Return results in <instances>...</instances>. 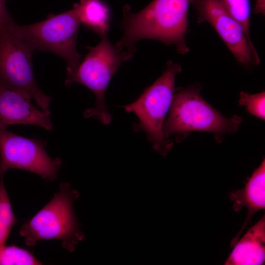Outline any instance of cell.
Returning a JSON list of instances; mask_svg holds the SVG:
<instances>
[{
    "instance_id": "7",
    "label": "cell",
    "mask_w": 265,
    "mask_h": 265,
    "mask_svg": "<svg viewBox=\"0 0 265 265\" xmlns=\"http://www.w3.org/2000/svg\"><path fill=\"white\" fill-rule=\"evenodd\" d=\"M35 51L9 26L0 29V83L27 95L50 114L51 98L38 86L34 76L31 59Z\"/></svg>"
},
{
    "instance_id": "14",
    "label": "cell",
    "mask_w": 265,
    "mask_h": 265,
    "mask_svg": "<svg viewBox=\"0 0 265 265\" xmlns=\"http://www.w3.org/2000/svg\"><path fill=\"white\" fill-rule=\"evenodd\" d=\"M17 221L4 186L3 176L0 178V248L5 246L12 228Z\"/></svg>"
},
{
    "instance_id": "16",
    "label": "cell",
    "mask_w": 265,
    "mask_h": 265,
    "mask_svg": "<svg viewBox=\"0 0 265 265\" xmlns=\"http://www.w3.org/2000/svg\"><path fill=\"white\" fill-rule=\"evenodd\" d=\"M234 18L241 25L250 39L251 7L249 0H222Z\"/></svg>"
},
{
    "instance_id": "3",
    "label": "cell",
    "mask_w": 265,
    "mask_h": 265,
    "mask_svg": "<svg viewBox=\"0 0 265 265\" xmlns=\"http://www.w3.org/2000/svg\"><path fill=\"white\" fill-rule=\"evenodd\" d=\"M87 48L88 53L76 70L66 75L65 85L69 87L78 83L92 90L96 103L94 107L85 110L83 115L87 118H96L103 125H108L112 118L105 101L107 87L121 65L131 59L135 52L119 50L111 44L107 35L101 37L95 46Z\"/></svg>"
},
{
    "instance_id": "10",
    "label": "cell",
    "mask_w": 265,
    "mask_h": 265,
    "mask_svg": "<svg viewBox=\"0 0 265 265\" xmlns=\"http://www.w3.org/2000/svg\"><path fill=\"white\" fill-rule=\"evenodd\" d=\"M31 100L27 95L0 83V131L14 125H34L52 130L50 114L37 108Z\"/></svg>"
},
{
    "instance_id": "8",
    "label": "cell",
    "mask_w": 265,
    "mask_h": 265,
    "mask_svg": "<svg viewBox=\"0 0 265 265\" xmlns=\"http://www.w3.org/2000/svg\"><path fill=\"white\" fill-rule=\"evenodd\" d=\"M47 141L25 137L7 129L0 131V177L9 169L37 174L53 181L62 164L60 158L53 159L47 153Z\"/></svg>"
},
{
    "instance_id": "13",
    "label": "cell",
    "mask_w": 265,
    "mask_h": 265,
    "mask_svg": "<svg viewBox=\"0 0 265 265\" xmlns=\"http://www.w3.org/2000/svg\"><path fill=\"white\" fill-rule=\"evenodd\" d=\"M80 24L100 37L106 35L110 27L111 12L103 0H80L73 8Z\"/></svg>"
},
{
    "instance_id": "15",
    "label": "cell",
    "mask_w": 265,
    "mask_h": 265,
    "mask_svg": "<svg viewBox=\"0 0 265 265\" xmlns=\"http://www.w3.org/2000/svg\"><path fill=\"white\" fill-rule=\"evenodd\" d=\"M39 262L29 251L14 245L0 248V265H39Z\"/></svg>"
},
{
    "instance_id": "9",
    "label": "cell",
    "mask_w": 265,
    "mask_h": 265,
    "mask_svg": "<svg viewBox=\"0 0 265 265\" xmlns=\"http://www.w3.org/2000/svg\"><path fill=\"white\" fill-rule=\"evenodd\" d=\"M190 4L197 13V23L211 25L238 63L246 67L260 64L252 40L222 0H190Z\"/></svg>"
},
{
    "instance_id": "2",
    "label": "cell",
    "mask_w": 265,
    "mask_h": 265,
    "mask_svg": "<svg viewBox=\"0 0 265 265\" xmlns=\"http://www.w3.org/2000/svg\"><path fill=\"white\" fill-rule=\"evenodd\" d=\"M200 84H195L175 92L163 125L166 138L176 135V140L181 141L189 132L198 131L213 133L220 142L224 135L237 132L242 118L236 115L230 118L223 116L203 99Z\"/></svg>"
},
{
    "instance_id": "19",
    "label": "cell",
    "mask_w": 265,
    "mask_h": 265,
    "mask_svg": "<svg viewBox=\"0 0 265 265\" xmlns=\"http://www.w3.org/2000/svg\"><path fill=\"white\" fill-rule=\"evenodd\" d=\"M253 13L255 15H265V0H256V2L253 9Z\"/></svg>"
},
{
    "instance_id": "11",
    "label": "cell",
    "mask_w": 265,
    "mask_h": 265,
    "mask_svg": "<svg viewBox=\"0 0 265 265\" xmlns=\"http://www.w3.org/2000/svg\"><path fill=\"white\" fill-rule=\"evenodd\" d=\"M233 202V208L237 212L243 207L248 210L247 217L240 230L231 242L233 247L239 240V237L254 215L265 209V159L255 169L251 176L242 189L228 193Z\"/></svg>"
},
{
    "instance_id": "17",
    "label": "cell",
    "mask_w": 265,
    "mask_h": 265,
    "mask_svg": "<svg viewBox=\"0 0 265 265\" xmlns=\"http://www.w3.org/2000/svg\"><path fill=\"white\" fill-rule=\"evenodd\" d=\"M238 104L245 107L247 111L257 118L265 119V92L250 94L243 91L239 93Z\"/></svg>"
},
{
    "instance_id": "4",
    "label": "cell",
    "mask_w": 265,
    "mask_h": 265,
    "mask_svg": "<svg viewBox=\"0 0 265 265\" xmlns=\"http://www.w3.org/2000/svg\"><path fill=\"white\" fill-rule=\"evenodd\" d=\"M182 70L180 64L168 61L162 74L136 100L124 106L126 112L138 118L133 129L144 132L153 149L164 157L173 146V141L165 137L163 128L175 92V78Z\"/></svg>"
},
{
    "instance_id": "1",
    "label": "cell",
    "mask_w": 265,
    "mask_h": 265,
    "mask_svg": "<svg viewBox=\"0 0 265 265\" xmlns=\"http://www.w3.org/2000/svg\"><path fill=\"white\" fill-rule=\"evenodd\" d=\"M190 0H153L144 8L133 12L129 5L123 9V35L115 46L120 50L135 52L142 39L156 40L174 46L185 54L189 52L186 41Z\"/></svg>"
},
{
    "instance_id": "6",
    "label": "cell",
    "mask_w": 265,
    "mask_h": 265,
    "mask_svg": "<svg viewBox=\"0 0 265 265\" xmlns=\"http://www.w3.org/2000/svg\"><path fill=\"white\" fill-rule=\"evenodd\" d=\"M80 21L73 8L57 15L51 14L43 21L20 25L13 22L10 29L27 41L35 50L49 51L67 63V74L74 72L81 57L77 48Z\"/></svg>"
},
{
    "instance_id": "12",
    "label": "cell",
    "mask_w": 265,
    "mask_h": 265,
    "mask_svg": "<svg viewBox=\"0 0 265 265\" xmlns=\"http://www.w3.org/2000/svg\"><path fill=\"white\" fill-rule=\"evenodd\" d=\"M225 265H261L265 261V216L233 246Z\"/></svg>"
},
{
    "instance_id": "5",
    "label": "cell",
    "mask_w": 265,
    "mask_h": 265,
    "mask_svg": "<svg viewBox=\"0 0 265 265\" xmlns=\"http://www.w3.org/2000/svg\"><path fill=\"white\" fill-rule=\"evenodd\" d=\"M59 191L20 230L26 244L33 246L46 239L61 240L63 247L72 252L84 236L76 218L73 203L79 192L67 183L60 185Z\"/></svg>"
},
{
    "instance_id": "18",
    "label": "cell",
    "mask_w": 265,
    "mask_h": 265,
    "mask_svg": "<svg viewBox=\"0 0 265 265\" xmlns=\"http://www.w3.org/2000/svg\"><path fill=\"white\" fill-rule=\"evenodd\" d=\"M14 22L6 7L5 0H0V29L5 27Z\"/></svg>"
}]
</instances>
